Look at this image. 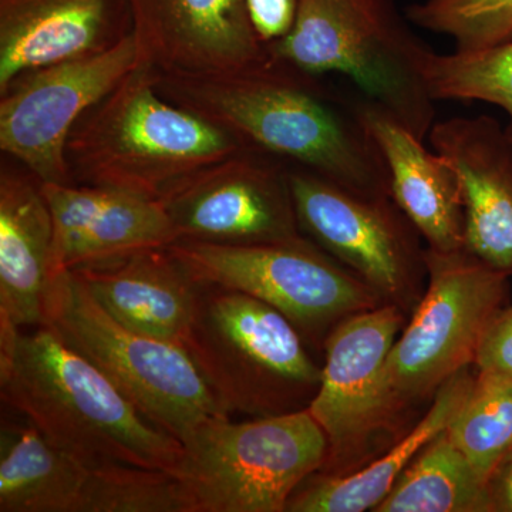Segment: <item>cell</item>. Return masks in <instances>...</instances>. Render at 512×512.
Instances as JSON below:
<instances>
[{
	"mask_svg": "<svg viewBox=\"0 0 512 512\" xmlns=\"http://www.w3.org/2000/svg\"><path fill=\"white\" fill-rule=\"evenodd\" d=\"M156 86L165 99L245 146L357 194L392 198L389 171L360 114V97L336 92L319 76L268 55L255 66L212 76L156 73Z\"/></svg>",
	"mask_w": 512,
	"mask_h": 512,
	"instance_id": "1",
	"label": "cell"
},
{
	"mask_svg": "<svg viewBox=\"0 0 512 512\" xmlns=\"http://www.w3.org/2000/svg\"><path fill=\"white\" fill-rule=\"evenodd\" d=\"M3 404L87 466L120 463L174 473L180 440L158 429L46 325L20 330L0 349Z\"/></svg>",
	"mask_w": 512,
	"mask_h": 512,
	"instance_id": "2",
	"label": "cell"
},
{
	"mask_svg": "<svg viewBox=\"0 0 512 512\" xmlns=\"http://www.w3.org/2000/svg\"><path fill=\"white\" fill-rule=\"evenodd\" d=\"M248 148L228 131L165 99L140 64L77 121L66 158L72 183L158 200L168 188Z\"/></svg>",
	"mask_w": 512,
	"mask_h": 512,
	"instance_id": "3",
	"label": "cell"
},
{
	"mask_svg": "<svg viewBox=\"0 0 512 512\" xmlns=\"http://www.w3.org/2000/svg\"><path fill=\"white\" fill-rule=\"evenodd\" d=\"M407 22L394 0H296L288 33L266 47L313 76L343 74L424 141L436 116L426 80L433 50Z\"/></svg>",
	"mask_w": 512,
	"mask_h": 512,
	"instance_id": "4",
	"label": "cell"
},
{
	"mask_svg": "<svg viewBox=\"0 0 512 512\" xmlns=\"http://www.w3.org/2000/svg\"><path fill=\"white\" fill-rule=\"evenodd\" d=\"M183 346L229 416L308 409L322 380L291 320L241 292L202 286Z\"/></svg>",
	"mask_w": 512,
	"mask_h": 512,
	"instance_id": "5",
	"label": "cell"
},
{
	"mask_svg": "<svg viewBox=\"0 0 512 512\" xmlns=\"http://www.w3.org/2000/svg\"><path fill=\"white\" fill-rule=\"evenodd\" d=\"M43 325L109 377L150 423L181 443L207 421L229 416L184 346L124 326L73 271L52 276Z\"/></svg>",
	"mask_w": 512,
	"mask_h": 512,
	"instance_id": "6",
	"label": "cell"
},
{
	"mask_svg": "<svg viewBox=\"0 0 512 512\" xmlns=\"http://www.w3.org/2000/svg\"><path fill=\"white\" fill-rule=\"evenodd\" d=\"M181 444L173 474L188 512H286L328 456V440L309 409L245 421L217 417Z\"/></svg>",
	"mask_w": 512,
	"mask_h": 512,
	"instance_id": "7",
	"label": "cell"
},
{
	"mask_svg": "<svg viewBox=\"0 0 512 512\" xmlns=\"http://www.w3.org/2000/svg\"><path fill=\"white\" fill-rule=\"evenodd\" d=\"M167 249L201 285L245 293L281 312L315 350L340 322L384 303L306 237L261 245L177 241Z\"/></svg>",
	"mask_w": 512,
	"mask_h": 512,
	"instance_id": "8",
	"label": "cell"
},
{
	"mask_svg": "<svg viewBox=\"0 0 512 512\" xmlns=\"http://www.w3.org/2000/svg\"><path fill=\"white\" fill-rule=\"evenodd\" d=\"M427 284L394 342L387 379L404 414L433 399L461 370L474 367L488 326L504 308L508 274L467 249H426Z\"/></svg>",
	"mask_w": 512,
	"mask_h": 512,
	"instance_id": "9",
	"label": "cell"
},
{
	"mask_svg": "<svg viewBox=\"0 0 512 512\" xmlns=\"http://www.w3.org/2000/svg\"><path fill=\"white\" fill-rule=\"evenodd\" d=\"M404 323L402 309L383 303L343 320L326 339L322 380L308 407L328 440L322 473H353L409 430L387 379L390 352Z\"/></svg>",
	"mask_w": 512,
	"mask_h": 512,
	"instance_id": "10",
	"label": "cell"
},
{
	"mask_svg": "<svg viewBox=\"0 0 512 512\" xmlns=\"http://www.w3.org/2000/svg\"><path fill=\"white\" fill-rule=\"evenodd\" d=\"M299 228L348 268L384 303L406 315L423 295L427 276L421 235L390 197H366L289 164Z\"/></svg>",
	"mask_w": 512,
	"mask_h": 512,
	"instance_id": "11",
	"label": "cell"
},
{
	"mask_svg": "<svg viewBox=\"0 0 512 512\" xmlns=\"http://www.w3.org/2000/svg\"><path fill=\"white\" fill-rule=\"evenodd\" d=\"M133 32L96 55L19 74L0 92V148L40 183H72L66 147L77 121L140 66Z\"/></svg>",
	"mask_w": 512,
	"mask_h": 512,
	"instance_id": "12",
	"label": "cell"
},
{
	"mask_svg": "<svg viewBox=\"0 0 512 512\" xmlns=\"http://www.w3.org/2000/svg\"><path fill=\"white\" fill-rule=\"evenodd\" d=\"M158 201L177 241L261 245L305 237L296 217L289 164L256 148L187 175Z\"/></svg>",
	"mask_w": 512,
	"mask_h": 512,
	"instance_id": "13",
	"label": "cell"
},
{
	"mask_svg": "<svg viewBox=\"0 0 512 512\" xmlns=\"http://www.w3.org/2000/svg\"><path fill=\"white\" fill-rule=\"evenodd\" d=\"M140 63L164 76H212L264 62L249 0H128Z\"/></svg>",
	"mask_w": 512,
	"mask_h": 512,
	"instance_id": "14",
	"label": "cell"
},
{
	"mask_svg": "<svg viewBox=\"0 0 512 512\" xmlns=\"http://www.w3.org/2000/svg\"><path fill=\"white\" fill-rule=\"evenodd\" d=\"M42 191L55 232L52 276L177 241L154 198L76 183H42Z\"/></svg>",
	"mask_w": 512,
	"mask_h": 512,
	"instance_id": "15",
	"label": "cell"
},
{
	"mask_svg": "<svg viewBox=\"0 0 512 512\" xmlns=\"http://www.w3.org/2000/svg\"><path fill=\"white\" fill-rule=\"evenodd\" d=\"M434 151L454 168L466 214V247L491 268L512 275V140L490 116L434 123Z\"/></svg>",
	"mask_w": 512,
	"mask_h": 512,
	"instance_id": "16",
	"label": "cell"
},
{
	"mask_svg": "<svg viewBox=\"0 0 512 512\" xmlns=\"http://www.w3.org/2000/svg\"><path fill=\"white\" fill-rule=\"evenodd\" d=\"M131 32L128 0H0V92L19 74L96 55Z\"/></svg>",
	"mask_w": 512,
	"mask_h": 512,
	"instance_id": "17",
	"label": "cell"
},
{
	"mask_svg": "<svg viewBox=\"0 0 512 512\" xmlns=\"http://www.w3.org/2000/svg\"><path fill=\"white\" fill-rule=\"evenodd\" d=\"M53 218L42 183L10 168L0 173V349L20 330L43 325L52 281Z\"/></svg>",
	"mask_w": 512,
	"mask_h": 512,
	"instance_id": "18",
	"label": "cell"
},
{
	"mask_svg": "<svg viewBox=\"0 0 512 512\" xmlns=\"http://www.w3.org/2000/svg\"><path fill=\"white\" fill-rule=\"evenodd\" d=\"M360 114L379 147L390 177V195L427 248L456 252L466 247V214L460 181L439 153L382 107L360 96Z\"/></svg>",
	"mask_w": 512,
	"mask_h": 512,
	"instance_id": "19",
	"label": "cell"
},
{
	"mask_svg": "<svg viewBox=\"0 0 512 512\" xmlns=\"http://www.w3.org/2000/svg\"><path fill=\"white\" fill-rule=\"evenodd\" d=\"M73 272L101 308L124 326L183 346L204 285L167 248Z\"/></svg>",
	"mask_w": 512,
	"mask_h": 512,
	"instance_id": "20",
	"label": "cell"
},
{
	"mask_svg": "<svg viewBox=\"0 0 512 512\" xmlns=\"http://www.w3.org/2000/svg\"><path fill=\"white\" fill-rule=\"evenodd\" d=\"M471 369L461 370L448 379L434 394L426 414L366 466L342 476L318 471L306 478L293 493L286 512L375 510L420 451L447 430L473 386L476 375Z\"/></svg>",
	"mask_w": 512,
	"mask_h": 512,
	"instance_id": "21",
	"label": "cell"
},
{
	"mask_svg": "<svg viewBox=\"0 0 512 512\" xmlns=\"http://www.w3.org/2000/svg\"><path fill=\"white\" fill-rule=\"evenodd\" d=\"M90 466L23 419L0 429V512H79Z\"/></svg>",
	"mask_w": 512,
	"mask_h": 512,
	"instance_id": "22",
	"label": "cell"
},
{
	"mask_svg": "<svg viewBox=\"0 0 512 512\" xmlns=\"http://www.w3.org/2000/svg\"><path fill=\"white\" fill-rule=\"evenodd\" d=\"M373 512H490L485 483L446 431L430 441Z\"/></svg>",
	"mask_w": 512,
	"mask_h": 512,
	"instance_id": "23",
	"label": "cell"
},
{
	"mask_svg": "<svg viewBox=\"0 0 512 512\" xmlns=\"http://www.w3.org/2000/svg\"><path fill=\"white\" fill-rule=\"evenodd\" d=\"M446 433L485 483L512 448L511 377L477 372Z\"/></svg>",
	"mask_w": 512,
	"mask_h": 512,
	"instance_id": "24",
	"label": "cell"
},
{
	"mask_svg": "<svg viewBox=\"0 0 512 512\" xmlns=\"http://www.w3.org/2000/svg\"><path fill=\"white\" fill-rule=\"evenodd\" d=\"M426 80L434 101H484L503 109L512 140V40L474 52H433Z\"/></svg>",
	"mask_w": 512,
	"mask_h": 512,
	"instance_id": "25",
	"label": "cell"
},
{
	"mask_svg": "<svg viewBox=\"0 0 512 512\" xmlns=\"http://www.w3.org/2000/svg\"><path fill=\"white\" fill-rule=\"evenodd\" d=\"M79 512H188L170 471L107 463L90 466Z\"/></svg>",
	"mask_w": 512,
	"mask_h": 512,
	"instance_id": "26",
	"label": "cell"
},
{
	"mask_svg": "<svg viewBox=\"0 0 512 512\" xmlns=\"http://www.w3.org/2000/svg\"><path fill=\"white\" fill-rule=\"evenodd\" d=\"M406 16L420 29L451 37L458 52L512 40V0H421Z\"/></svg>",
	"mask_w": 512,
	"mask_h": 512,
	"instance_id": "27",
	"label": "cell"
},
{
	"mask_svg": "<svg viewBox=\"0 0 512 512\" xmlns=\"http://www.w3.org/2000/svg\"><path fill=\"white\" fill-rule=\"evenodd\" d=\"M474 367L477 372L495 373L512 379V305L504 306L488 326Z\"/></svg>",
	"mask_w": 512,
	"mask_h": 512,
	"instance_id": "28",
	"label": "cell"
},
{
	"mask_svg": "<svg viewBox=\"0 0 512 512\" xmlns=\"http://www.w3.org/2000/svg\"><path fill=\"white\" fill-rule=\"evenodd\" d=\"M256 30L265 43L281 39L291 28L296 0H249Z\"/></svg>",
	"mask_w": 512,
	"mask_h": 512,
	"instance_id": "29",
	"label": "cell"
},
{
	"mask_svg": "<svg viewBox=\"0 0 512 512\" xmlns=\"http://www.w3.org/2000/svg\"><path fill=\"white\" fill-rule=\"evenodd\" d=\"M485 494L490 512H512V448L485 481Z\"/></svg>",
	"mask_w": 512,
	"mask_h": 512,
	"instance_id": "30",
	"label": "cell"
}]
</instances>
